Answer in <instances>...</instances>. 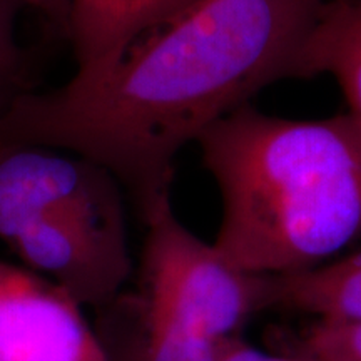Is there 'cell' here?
Returning <instances> with one entry per match:
<instances>
[{
    "instance_id": "9c48e42d",
    "label": "cell",
    "mask_w": 361,
    "mask_h": 361,
    "mask_svg": "<svg viewBox=\"0 0 361 361\" xmlns=\"http://www.w3.org/2000/svg\"><path fill=\"white\" fill-rule=\"evenodd\" d=\"M17 6L0 0V123L27 94L34 92L32 66L16 32Z\"/></svg>"
},
{
    "instance_id": "52a82bcc",
    "label": "cell",
    "mask_w": 361,
    "mask_h": 361,
    "mask_svg": "<svg viewBox=\"0 0 361 361\" xmlns=\"http://www.w3.org/2000/svg\"><path fill=\"white\" fill-rule=\"evenodd\" d=\"M331 75L361 129V0H326L306 39L298 78Z\"/></svg>"
},
{
    "instance_id": "277c9868",
    "label": "cell",
    "mask_w": 361,
    "mask_h": 361,
    "mask_svg": "<svg viewBox=\"0 0 361 361\" xmlns=\"http://www.w3.org/2000/svg\"><path fill=\"white\" fill-rule=\"evenodd\" d=\"M0 361H114L82 305L34 271L0 261Z\"/></svg>"
},
{
    "instance_id": "ba28073f",
    "label": "cell",
    "mask_w": 361,
    "mask_h": 361,
    "mask_svg": "<svg viewBox=\"0 0 361 361\" xmlns=\"http://www.w3.org/2000/svg\"><path fill=\"white\" fill-rule=\"evenodd\" d=\"M273 306L323 323H361V251L303 273L273 276Z\"/></svg>"
},
{
    "instance_id": "6da1fadb",
    "label": "cell",
    "mask_w": 361,
    "mask_h": 361,
    "mask_svg": "<svg viewBox=\"0 0 361 361\" xmlns=\"http://www.w3.org/2000/svg\"><path fill=\"white\" fill-rule=\"evenodd\" d=\"M326 0H197L109 69L27 94L0 123V146L69 151L106 168L139 213L171 194L180 149L298 78Z\"/></svg>"
},
{
    "instance_id": "30bf717a",
    "label": "cell",
    "mask_w": 361,
    "mask_h": 361,
    "mask_svg": "<svg viewBox=\"0 0 361 361\" xmlns=\"http://www.w3.org/2000/svg\"><path fill=\"white\" fill-rule=\"evenodd\" d=\"M295 348L313 361H361V323L314 322Z\"/></svg>"
},
{
    "instance_id": "7c38bea8",
    "label": "cell",
    "mask_w": 361,
    "mask_h": 361,
    "mask_svg": "<svg viewBox=\"0 0 361 361\" xmlns=\"http://www.w3.org/2000/svg\"><path fill=\"white\" fill-rule=\"evenodd\" d=\"M7 2L16 4H25L37 8L42 13L51 19L62 32L67 34V20H69V0H7Z\"/></svg>"
},
{
    "instance_id": "7a4b0ae2",
    "label": "cell",
    "mask_w": 361,
    "mask_h": 361,
    "mask_svg": "<svg viewBox=\"0 0 361 361\" xmlns=\"http://www.w3.org/2000/svg\"><path fill=\"white\" fill-rule=\"evenodd\" d=\"M223 202L214 246L264 276L318 268L361 238V129L247 104L196 141Z\"/></svg>"
},
{
    "instance_id": "8fae6325",
    "label": "cell",
    "mask_w": 361,
    "mask_h": 361,
    "mask_svg": "<svg viewBox=\"0 0 361 361\" xmlns=\"http://www.w3.org/2000/svg\"><path fill=\"white\" fill-rule=\"evenodd\" d=\"M218 361H313L310 356L301 353L300 350L291 348L284 351H266L258 346L251 345L236 338V340L229 343L226 350L221 353Z\"/></svg>"
},
{
    "instance_id": "8992f818",
    "label": "cell",
    "mask_w": 361,
    "mask_h": 361,
    "mask_svg": "<svg viewBox=\"0 0 361 361\" xmlns=\"http://www.w3.org/2000/svg\"><path fill=\"white\" fill-rule=\"evenodd\" d=\"M197 0H69L67 37L78 78L109 69L139 40L169 24Z\"/></svg>"
},
{
    "instance_id": "3957f363",
    "label": "cell",
    "mask_w": 361,
    "mask_h": 361,
    "mask_svg": "<svg viewBox=\"0 0 361 361\" xmlns=\"http://www.w3.org/2000/svg\"><path fill=\"white\" fill-rule=\"evenodd\" d=\"M139 286L102 308L121 338H101L114 361H218L251 316L273 308V276L238 268L180 223L171 194L141 211Z\"/></svg>"
},
{
    "instance_id": "5b68a950",
    "label": "cell",
    "mask_w": 361,
    "mask_h": 361,
    "mask_svg": "<svg viewBox=\"0 0 361 361\" xmlns=\"http://www.w3.org/2000/svg\"><path fill=\"white\" fill-rule=\"evenodd\" d=\"M121 184L94 161L44 146H0V231L64 206L123 204Z\"/></svg>"
}]
</instances>
